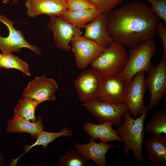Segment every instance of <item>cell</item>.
Wrapping results in <instances>:
<instances>
[{"label":"cell","instance_id":"cell-1","mask_svg":"<svg viewBox=\"0 0 166 166\" xmlns=\"http://www.w3.org/2000/svg\"><path fill=\"white\" fill-rule=\"evenodd\" d=\"M107 30L114 42L134 48L156 36L160 18L146 4L132 2L108 14Z\"/></svg>","mask_w":166,"mask_h":166},{"label":"cell","instance_id":"cell-2","mask_svg":"<svg viewBox=\"0 0 166 166\" xmlns=\"http://www.w3.org/2000/svg\"><path fill=\"white\" fill-rule=\"evenodd\" d=\"M146 107L141 114L136 119L132 118L129 112L124 113L122 116L124 119L123 123L114 130L123 140L124 154L126 155L129 150H131L135 160L138 163H142L145 161L142 152V145L145 137L144 133V124L147 112Z\"/></svg>","mask_w":166,"mask_h":166},{"label":"cell","instance_id":"cell-3","mask_svg":"<svg viewBox=\"0 0 166 166\" xmlns=\"http://www.w3.org/2000/svg\"><path fill=\"white\" fill-rule=\"evenodd\" d=\"M128 57L124 46L113 41L89 65L102 78L117 76L124 67Z\"/></svg>","mask_w":166,"mask_h":166},{"label":"cell","instance_id":"cell-4","mask_svg":"<svg viewBox=\"0 0 166 166\" xmlns=\"http://www.w3.org/2000/svg\"><path fill=\"white\" fill-rule=\"evenodd\" d=\"M156 50V43L153 39L130 48L126 64L117 76L124 80L126 85L137 73L142 71L147 73L151 66V59Z\"/></svg>","mask_w":166,"mask_h":166},{"label":"cell","instance_id":"cell-5","mask_svg":"<svg viewBox=\"0 0 166 166\" xmlns=\"http://www.w3.org/2000/svg\"><path fill=\"white\" fill-rule=\"evenodd\" d=\"M145 73L144 71L137 73L126 85L124 104L135 118L140 116L146 107L144 101L147 89Z\"/></svg>","mask_w":166,"mask_h":166},{"label":"cell","instance_id":"cell-6","mask_svg":"<svg viewBox=\"0 0 166 166\" xmlns=\"http://www.w3.org/2000/svg\"><path fill=\"white\" fill-rule=\"evenodd\" d=\"M87 111L101 123L109 122L114 126H119L122 117L129 112L124 104H113L100 101L97 99L81 104Z\"/></svg>","mask_w":166,"mask_h":166},{"label":"cell","instance_id":"cell-7","mask_svg":"<svg viewBox=\"0 0 166 166\" xmlns=\"http://www.w3.org/2000/svg\"><path fill=\"white\" fill-rule=\"evenodd\" d=\"M147 73L146 87L151 95L148 111L157 105L166 94V57L163 55L159 64L151 66Z\"/></svg>","mask_w":166,"mask_h":166},{"label":"cell","instance_id":"cell-8","mask_svg":"<svg viewBox=\"0 0 166 166\" xmlns=\"http://www.w3.org/2000/svg\"><path fill=\"white\" fill-rule=\"evenodd\" d=\"M0 22L4 24L9 30L8 35L5 37L0 35V50L3 54L20 52V49L25 47L30 49L37 55L41 54V49L35 45H31L25 39L22 30H17L14 26V23L4 15L0 14Z\"/></svg>","mask_w":166,"mask_h":166},{"label":"cell","instance_id":"cell-9","mask_svg":"<svg viewBox=\"0 0 166 166\" xmlns=\"http://www.w3.org/2000/svg\"><path fill=\"white\" fill-rule=\"evenodd\" d=\"M71 42V49L74 53L75 64L82 70L102 53L104 49L94 41L81 35L75 37Z\"/></svg>","mask_w":166,"mask_h":166},{"label":"cell","instance_id":"cell-10","mask_svg":"<svg viewBox=\"0 0 166 166\" xmlns=\"http://www.w3.org/2000/svg\"><path fill=\"white\" fill-rule=\"evenodd\" d=\"M102 77L96 70L83 72L75 79V86L78 96L83 103L96 99L99 95Z\"/></svg>","mask_w":166,"mask_h":166},{"label":"cell","instance_id":"cell-11","mask_svg":"<svg viewBox=\"0 0 166 166\" xmlns=\"http://www.w3.org/2000/svg\"><path fill=\"white\" fill-rule=\"evenodd\" d=\"M58 88L56 81L45 75L35 77L28 84L22 93V97H27L40 102L54 101Z\"/></svg>","mask_w":166,"mask_h":166},{"label":"cell","instance_id":"cell-12","mask_svg":"<svg viewBox=\"0 0 166 166\" xmlns=\"http://www.w3.org/2000/svg\"><path fill=\"white\" fill-rule=\"evenodd\" d=\"M47 25L52 30L56 46L64 51L70 50L69 43L76 36L81 35L80 29L63 20L61 17H50Z\"/></svg>","mask_w":166,"mask_h":166},{"label":"cell","instance_id":"cell-13","mask_svg":"<svg viewBox=\"0 0 166 166\" xmlns=\"http://www.w3.org/2000/svg\"><path fill=\"white\" fill-rule=\"evenodd\" d=\"M126 84L118 76L103 77L100 93L97 100L113 104H124Z\"/></svg>","mask_w":166,"mask_h":166},{"label":"cell","instance_id":"cell-14","mask_svg":"<svg viewBox=\"0 0 166 166\" xmlns=\"http://www.w3.org/2000/svg\"><path fill=\"white\" fill-rule=\"evenodd\" d=\"M25 5L27 14L33 18L42 14L61 17L68 11L65 0H26Z\"/></svg>","mask_w":166,"mask_h":166},{"label":"cell","instance_id":"cell-15","mask_svg":"<svg viewBox=\"0 0 166 166\" xmlns=\"http://www.w3.org/2000/svg\"><path fill=\"white\" fill-rule=\"evenodd\" d=\"M109 21L108 14H102L85 25L84 37L94 41L104 48L108 47L113 41L107 30Z\"/></svg>","mask_w":166,"mask_h":166},{"label":"cell","instance_id":"cell-16","mask_svg":"<svg viewBox=\"0 0 166 166\" xmlns=\"http://www.w3.org/2000/svg\"><path fill=\"white\" fill-rule=\"evenodd\" d=\"M89 139L88 143L82 144L76 142L74 146L85 157L93 161L97 166H106V154L113 145L102 142L97 143L91 137Z\"/></svg>","mask_w":166,"mask_h":166},{"label":"cell","instance_id":"cell-17","mask_svg":"<svg viewBox=\"0 0 166 166\" xmlns=\"http://www.w3.org/2000/svg\"><path fill=\"white\" fill-rule=\"evenodd\" d=\"M147 158L156 166L166 165V137L161 134L152 135L145 143Z\"/></svg>","mask_w":166,"mask_h":166},{"label":"cell","instance_id":"cell-18","mask_svg":"<svg viewBox=\"0 0 166 166\" xmlns=\"http://www.w3.org/2000/svg\"><path fill=\"white\" fill-rule=\"evenodd\" d=\"M112 125L109 122L95 124L88 122L84 123L82 129L94 140L99 139L102 142L105 143L111 141L124 142L123 139L118 136L113 129Z\"/></svg>","mask_w":166,"mask_h":166},{"label":"cell","instance_id":"cell-19","mask_svg":"<svg viewBox=\"0 0 166 166\" xmlns=\"http://www.w3.org/2000/svg\"><path fill=\"white\" fill-rule=\"evenodd\" d=\"M38 118L36 121L31 122L14 116L7 121L6 132L8 133L26 132L30 134L33 138L36 139L40 132L45 129L42 117L39 116Z\"/></svg>","mask_w":166,"mask_h":166},{"label":"cell","instance_id":"cell-20","mask_svg":"<svg viewBox=\"0 0 166 166\" xmlns=\"http://www.w3.org/2000/svg\"><path fill=\"white\" fill-rule=\"evenodd\" d=\"M72 135V130L68 128H64L61 129L60 132H48L42 130L38 135L36 141L31 145H25L24 148L25 152L17 159H12L10 165L11 166H16L18 159L35 146L42 145L44 148L46 149L48 145L53 141L56 139L60 137L71 136Z\"/></svg>","mask_w":166,"mask_h":166},{"label":"cell","instance_id":"cell-21","mask_svg":"<svg viewBox=\"0 0 166 166\" xmlns=\"http://www.w3.org/2000/svg\"><path fill=\"white\" fill-rule=\"evenodd\" d=\"M102 14L101 9L97 6L81 11L73 12L68 10L61 16L64 20L77 27L82 28L87 23L92 21Z\"/></svg>","mask_w":166,"mask_h":166},{"label":"cell","instance_id":"cell-22","mask_svg":"<svg viewBox=\"0 0 166 166\" xmlns=\"http://www.w3.org/2000/svg\"><path fill=\"white\" fill-rule=\"evenodd\" d=\"M40 102L27 97H22L18 102L14 111V116L29 121L37 120L35 111Z\"/></svg>","mask_w":166,"mask_h":166},{"label":"cell","instance_id":"cell-23","mask_svg":"<svg viewBox=\"0 0 166 166\" xmlns=\"http://www.w3.org/2000/svg\"><path fill=\"white\" fill-rule=\"evenodd\" d=\"M145 131L153 135L164 133L166 135V110H160L153 114L152 118L146 124Z\"/></svg>","mask_w":166,"mask_h":166},{"label":"cell","instance_id":"cell-24","mask_svg":"<svg viewBox=\"0 0 166 166\" xmlns=\"http://www.w3.org/2000/svg\"><path fill=\"white\" fill-rule=\"evenodd\" d=\"M0 61V69H14L22 72L27 76H30L29 65L26 61L12 53H2Z\"/></svg>","mask_w":166,"mask_h":166},{"label":"cell","instance_id":"cell-25","mask_svg":"<svg viewBox=\"0 0 166 166\" xmlns=\"http://www.w3.org/2000/svg\"><path fill=\"white\" fill-rule=\"evenodd\" d=\"M60 166H92V163L78 150L69 149L63 157H60Z\"/></svg>","mask_w":166,"mask_h":166},{"label":"cell","instance_id":"cell-26","mask_svg":"<svg viewBox=\"0 0 166 166\" xmlns=\"http://www.w3.org/2000/svg\"><path fill=\"white\" fill-rule=\"evenodd\" d=\"M68 10L81 11L91 9L95 6L89 0H65Z\"/></svg>","mask_w":166,"mask_h":166},{"label":"cell","instance_id":"cell-27","mask_svg":"<svg viewBox=\"0 0 166 166\" xmlns=\"http://www.w3.org/2000/svg\"><path fill=\"white\" fill-rule=\"evenodd\" d=\"M93 5L100 8L102 14H109L123 0H89Z\"/></svg>","mask_w":166,"mask_h":166},{"label":"cell","instance_id":"cell-28","mask_svg":"<svg viewBox=\"0 0 166 166\" xmlns=\"http://www.w3.org/2000/svg\"><path fill=\"white\" fill-rule=\"evenodd\" d=\"M151 3L152 11L166 23V0H145Z\"/></svg>","mask_w":166,"mask_h":166},{"label":"cell","instance_id":"cell-29","mask_svg":"<svg viewBox=\"0 0 166 166\" xmlns=\"http://www.w3.org/2000/svg\"><path fill=\"white\" fill-rule=\"evenodd\" d=\"M158 34L161 39L163 48V55L166 57V28L163 24L159 21L156 27Z\"/></svg>","mask_w":166,"mask_h":166},{"label":"cell","instance_id":"cell-30","mask_svg":"<svg viewBox=\"0 0 166 166\" xmlns=\"http://www.w3.org/2000/svg\"><path fill=\"white\" fill-rule=\"evenodd\" d=\"M5 161V158L2 153L0 152V166L4 165Z\"/></svg>","mask_w":166,"mask_h":166},{"label":"cell","instance_id":"cell-31","mask_svg":"<svg viewBox=\"0 0 166 166\" xmlns=\"http://www.w3.org/2000/svg\"><path fill=\"white\" fill-rule=\"evenodd\" d=\"M10 1V0H2V2L5 3H7Z\"/></svg>","mask_w":166,"mask_h":166},{"label":"cell","instance_id":"cell-32","mask_svg":"<svg viewBox=\"0 0 166 166\" xmlns=\"http://www.w3.org/2000/svg\"><path fill=\"white\" fill-rule=\"evenodd\" d=\"M18 0H14L13 1L12 3L13 4H15Z\"/></svg>","mask_w":166,"mask_h":166},{"label":"cell","instance_id":"cell-33","mask_svg":"<svg viewBox=\"0 0 166 166\" xmlns=\"http://www.w3.org/2000/svg\"><path fill=\"white\" fill-rule=\"evenodd\" d=\"M2 53H0V61L1 59V58L2 57Z\"/></svg>","mask_w":166,"mask_h":166}]
</instances>
